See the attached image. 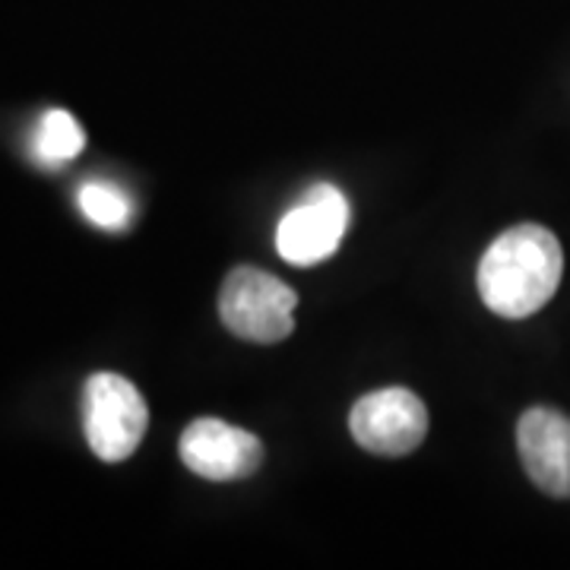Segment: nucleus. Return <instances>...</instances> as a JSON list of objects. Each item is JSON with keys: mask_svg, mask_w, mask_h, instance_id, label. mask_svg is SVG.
Segmentation results:
<instances>
[{"mask_svg": "<svg viewBox=\"0 0 570 570\" xmlns=\"http://www.w3.org/2000/svg\"><path fill=\"white\" fill-rule=\"evenodd\" d=\"M564 254L546 225L523 223L498 235L479 261L482 302L510 321H523L549 305L561 285Z\"/></svg>", "mask_w": 570, "mask_h": 570, "instance_id": "nucleus-1", "label": "nucleus"}, {"mask_svg": "<svg viewBox=\"0 0 570 570\" xmlns=\"http://www.w3.org/2000/svg\"><path fill=\"white\" fill-rule=\"evenodd\" d=\"M295 305L298 295L292 285L269 276L254 266H235L225 276L219 292V314L223 324L247 343H283L295 330Z\"/></svg>", "mask_w": 570, "mask_h": 570, "instance_id": "nucleus-2", "label": "nucleus"}, {"mask_svg": "<svg viewBox=\"0 0 570 570\" xmlns=\"http://www.w3.org/2000/svg\"><path fill=\"white\" fill-rule=\"evenodd\" d=\"M82 428L102 463H121L140 448L149 428V409L140 390L121 374H92L82 390Z\"/></svg>", "mask_w": 570, "mask_h": 570, "instance_id": "nucleus-3", "label": "nucleus"}, {"mask_svg": "<svg viewBox=\"0 0 570 570\" xmlns=\"http://www.w3.org/2000/svg\"><path fill=\"white\" fill-rule=\"evenodd\" d=\"M348 228V204L340 187L314 184L298 204L279 219L276 247L285 264L314 266L336 254Z\"/></svg>", "mask_w": 570, "mask_h": 570, "instance_id": "nucleus-4", "label": "nucleus"}, {"mask_svg": "<svg viewBox=\"0 0 570 570\" xmlns=\"http://www.w3.org/2000/svg\"><path fill=\"white\" fill-rule=\"evenodd\" d=\"M348 431L367 453L406 456L425 441L428 409L406 387L374 390L352 406Z\"/></svg>", "mask_w": 570, "mask_h": 570, "instance_id": "nucleus-5", "label": "nucleus"}, {"mask_svg": "<svg viewBox=\"0 0 570 570\" xmlns=\"http://www.w3.org/2000/svg\"><path fill=\"white\" fill-rule=\"evenodd\" d=\"M181 463L209 482H235L254 475L264 463V444L238 425L197 419L181 431Z\"/></svg>", "mask_w": 570, "mask_h": 570, "instance_id": "nucleus-6", "label": "nucleus"}, {"mask_svg": "<svg viewBox=\"0 0 570 570\" xmlns=\"http://www.w3.org/2000/svg\"><path fill=\"white\" fill-rule=\"evenodd\" d=\"M517 448L523 469L551 498H570V419L549 406H532L520 415Z\"/></svg>", "mask_w": 570, "mask_h": 570, "instance_id": "nucleus-7", "label": "nucleus"}, {"mask_svg": "<svg viewBox=\"0 0 570 570\" xmlns=\"http://www.w3.org/2000/svg\"><path fill=\"white\" fill-rule=\"evenodd\" d=\"M86 146V134H82L80 121L63 111V108H51L41 115L39 127L32 134V156L36 163L58 168V165L77 159Z\"/></svg>", "mask_w": 570, "mask_h": 570, "instance_id": "nucleus-8", "label": "nucleus"}, {"mask_svg": "<svg viewBox=\"0 0 570 570\" xmlns=\"http://www.w3.org/2000/svg\"><path fill=\"white\" fill-rule=\"evenodd\" d=\"M77 204H80V213L99 228H124L134 216V206H130V197L124 194L121 187L108 181H86L77 194Z\"/></svg>", "mask_w": 570, "mask_h": 570, "instance_id": "nucleus-9", "label": "nucleus"}]
</instances>
